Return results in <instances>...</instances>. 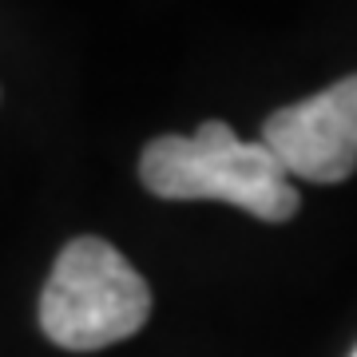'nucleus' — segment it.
<instances>
[{
    "label": "nucleus",
    "mask_w": 357,
    "mask_h": 357,
    "mask_svg": "<svg viewBox=\"0 0 357 357\" xmlns=\"http://www.w3.org/2000/svg\"><path fill=\"white\" fill-rule=\"evenodd\" d=\"M143 187L159 199H218L262 218L286 222L298 211V191L262 139H238L222 119H206L195 135H159L139 159Z\"/></svg>",
    "instance_id": "f257e3e1"
},
{
    "label": "nucleus",
    "mask_w": 357,
    "mask_h": 357,
    "mask_svg": "<svg viewBox=\"0 0 357 357\" xmlns=\"http://www.w3.org/2000/svg\"><path fill=\"white\" fill-rule=\"evenodd\" d=\"M354 357H357V349H354Z\"/></svg>",
    "instance_id": "20e7f679"
},
{
    "label": "nucleus",
    "mask_w": 357,
    "mask_h": 357,
    "mask_svg": "<svg viewBox=\"0 0 357 357\" xmlns=\"http://www.w3.org/2000/svg\"><path fill=\"white\" fill-rule=\"evenodd\" d=\"M151 290L112 243L96 234L72 238L40 294V330L60 349H103L143 330Z\"/></svg>",
    "instance_id": "f03ea898"
},
{
    "label": "nucleus",
    "mask_w": 357,
    "mask_h": 357,
    "mask_svg": "<svg viewBox=\"0 0 357 357\" xmlns=\"http://www.w3.org/2000/svg\"><path fill=\"white\" fill-rule=\"evenodd\" d=\"M262 147L290 178L345 183L357 167V76L278 107L262 123Z\"/></svg>",
    "instance_id": "7ed1b4c3"
}]
</instances>
